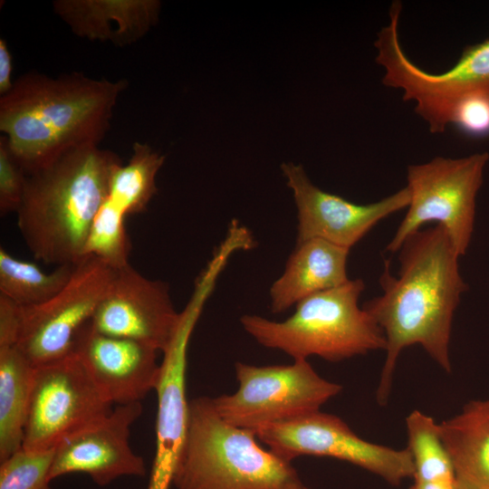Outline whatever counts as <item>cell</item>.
Returning <instances> with one entry per match:
<instances>
[{
    "instance_id": "4316f807",
    "label": "cell",
    "mask_w": 489,
    "mask_h": 489,
    "mask_svg": "<svg viewBox=\"0 0 489 489\" xmlns=\"http://www.w3.org/2000/svg\"><path fill=\"white\" fill-rule=\"evenodd\" d=\"M21 324L22 306L0 295V348L16 345Z\"/></svg>"
},
{
    "instance_id": "7c38bea8",
    "label": "cell",
    "mask_w": 489,
    "mask_h": 489,
    "mask_svg": "<svg viewBox=\"0 0 489 489\" xmlns=\"http://www.w3.org/2000/svg\"><path fill=\"white\" fill-rule=\"evenodd\" d=\"M179 320L168 283L145 277L129 264L115 270L89 322L101 333L137 340L163 353Z\"/></svg>"
},
{
    "instance_id": "277c9868",
    "label": "cell",
    "mask_w": 489,
    "mask_h": 489,
    "mask_svg": "<svg viewBox=\"0 0 489 489\" xmlns=\"http://www.w3.org/2000/svg\"><path fill=\"white\" fill-rule=\"evenodd\" d=\"M257 440L253 431L225 421L213 398H193L171 484L177 489H310L291 462Z\"/></svg>"
},
{
    "instance_id": "8fae6325",
    "label": "cell",
    "mask_w": 489,
    "mask_h": 489,
    "mask_svg": "<svg viewBox=\"0 0 489 489\" xmlns=\"http://www.w3.org/2000/svg\"><path fill=\"white\" fill-rule=\"evenodd\" d=\"M111 406L75 353L37 367L23 448L54 449L68 436L107 416Z\"/></svg>"
},
{
    "instance_id": "30bf717a",
    "label": "cell",
    "mask_w": 489,
    "mask_h": 489,
    "mask_svg": "<svg viewBox=\"0 0 489 489\" xmlns=\"http://www.w3.org/2000/svg\"><path fill=\"white\" fill-rule=\"evenodd\" d=\"M114 272L101 260L84 256L55 295L34 306H22L15 347L34 368L72 353L77 333L91 319Z\"/></svg>"
},
{
    "instance_id": "ba28073f",
    "label": "cell",
    "mask_w": 489,
    "mask_h": 489,
    "mask_svg": "<svg viewBox=\"0 0 489 489\" xmlns=\"http://www.w3.org/2000/svg\"><path fill=\"white\" fill-rule=\"evenodd\" d=\"M235 369L238 389L213 398V403L225 421L254 433L320 410L342 389L321 378L307 360L262 367L236 362Z\"/></svg>"
},
{
    "instance_id": "cb8c5ba5",
    "label": "cell",
    "mask_w": 489,
    "mask_h": 489,
    "mask_svg": "<svg viewBox=\"0 0 489 489\" xmlns=\"http://www.w3.org/2000/svg\"><path fill=\"white\" fill-rule=\"evenodd\" d=\"M127 216L107 197L90 228L84 256H93L114 270L128 265L129 241L124 225Z\"/></svg>"
},
{
    "instance_id": "83f0119b",
    "label": "cell",
    "mask_w": 489,
    "mask_h": 489,
    "mask_svg": "<svg viewBox=\"0 0 489 489\" xmlns=\"http://www.w3.org/2000/svg\"><path fill=\"white\" fill-rule=\"evenodd\" d=\"M13 56L5 39H0V94H7L13 88Z\"/></svg>"
},
{
    "instance_id": "44dd1931",
    "label": "cell",
    "mask_w": 489,
    "mask_h": 489,
    "mask_svg": "<svg viewBox=\"0 0 489 489\" xmlns=\"http://www.w3.org/2000/svg\"><path fill=\"white\" fill-rule=\"evenodd\" d=\"M164 161L150 146L135 142L127 165H118L110 175L108 198L126 216L142 212L158 192L156 177Z\"/></svg>"
},
{
    "instance_id": "f1b7e54d",
    "label": "cell",
    "mask_w": 489,
    "mask_h": 489,
    "mask_svg": "<svg viewBox=\"0 0 489 489\" xmlns=\"http://www.w3.org/2000/svg\"><path fill=\"white\" fill-rule=\"evenodd\" d=\"M409 489H456L455 479L414 481Z\"/></svg>"
},
{
    "instance_id": "4fadbf2b",
    "label": "cell",
    "mask_w": 489,
    "mask_h": 489,
    "mask_svg": "<svg viewBox=\"0 0 489 489\" xmlns=\"http://www.w3.org/2000/svg\"><path fill=\"white\" fill-rule=\"evenodd\" d=\"M281 168L297 207V242L319 238L350 250L379 221L410 202L406 186L379 201L358 205L316 187L301 165L283 163Z\"/></svg>"
},
{
    "instance_id": "52a82bcc",
    "label": "cell",
    "mask_w": 489,
    "mask_h": 489,
    "mask_svg": "<svg viewBox=\"0 0 489 489\" xmlns=\"http://www.w3.org/2000/svg\"><path fill=\"white\" fill-rule=\"evenodd\" d=\"M488 160L489 154L482 152L458 158L436 157L408 166L410 202L387 251H398L408 235L425 224L436 222L447 232L458 254H465L471 242L476 196Z\"/></svg>"
},
{
    "instance_id": "ffe728a7",
    "label": "cell",
    "mask_w": 489,
    "mask_h": 489,
    "mask_svg": "<svg viewBox=\"0 0 489 489\" xmlns=\"http://www.w3.org/2000/svg\"><path fill=\"white\" fill-rule=\"evenodd\" d=\"M34 370L15 346L0 348V461L23 447Z\"/></svg>"
},
{
    "instance_id": "d6986e66",
    "label": "cell",
    "mask_w": 489,
    "mask_h": 489,
    "mask_svg": "<svg viewBox=\"0 0 489 489\" xmlns=\"http://www.w3.org/2000/svg\"><path fill=\"white\" fill-rule=\"evenodd\" d=\"M438 426L456 489H489V398L467 402Z\"/></svg>"
},
{
    "instance_id": "603a6c76",
    "label": "cell",
    "mask_w": 489,
    "mask_h": 489,
    "mask_svg": "<svg viewBox=\"0 0 489 489\" xmlns=\"http://www.w3.org/2000/svg\"><path fill=\"white\" fill-rule=\"evenodd\" d=\"M408 445L414 465V481L455 479L452 462L433 417L418 410L406 418Z\"/></svg>"
},
{
    "instance_id": "e0dca14e",
    "label": "cell",
    "mask_w": 489,
    "mask_h": 489,
    "mask_svg": "<svg viewBox=\"0 0 489 489\" xmlns=\"http://www.w3.org/2000/svg\"><path fill=\"white\" fill-rule=\"evenodd\" d=\"M154 0H58L54 13L80 37L118 46L142 38L158 20Z\"/></svg>"
},
{
    "instance_id": "7a4b0ae2",
    "label": "cell",
    "mask_w": 489,
    "mask_h": 489,
    "mask_svg": "<svg viewBox=\"0 0 489 489\" xmlns=\"http://www.w3.org/2000/svg\"><path fill=\"white\" fill-rule=\"evenodd\" d=\"M127 81L78 72L56 78L29 72L0 98V130L26 175L86 145H99Z\"/></svg>"
},
{
    "instance_id": "7402d4cb",
    "label": "cell",
    "mask_w": 489,
    "mask_h": 489,
    "mask_svg": "<svg viewBox=\"0 0 489 489\" xmlns=\"http://www.w3.org/2000/svg\"><path fill=\"white\" fill-rule=\"evenodd\" d=\"M74 264L58 266L52 273L14 257L0 248V295L24 306L43 303L55 295L72 276Z\"/></svg>"
},
{
    "instance_id": "d4e9b609",
    "label": "cell",
    "mask_w": 489,
    "mask_h": 489,
    "mask_svg": "<svg viewBox=\"0 0 489 489\" xmlns=\"http://www.w3.org/2000/svg\"><path fill=\"white\" fill-rule=\"evenodd\" d=\"M54 449L21 448L0 461V489H52L50 471Z\"/></svg>"
},
{
    "instance_id": "f546056e",
    "label": "cell",
    "mask_w": 489,
    "mask_h": 489,
    "mask_svg": "<svg viewBox=\"0 0 489 489\" xmlns=\"http://www.w3.org/2000/svg\"><path fill=\"white\" fill-rule=\"evenodd\" d=\"M227 237H229V236H227ZM225 238H226V237H225ZM229 238H232V239L235 240V238H233V237H229ZM235 241H236V240H235ZM236 242H237V241H236ZM237 244H238V245H239V251H240V244H239V243H238V242H237Z\"/></svg>"
},
{
    "instance_id": "6da1fadb",
    "label": "cell",
    "mask_w": 489,
    "mask_h": 489,
    "mask_svg": "<svg viewBox=\"0 0 489 489\" xmlns=\"http://www.w3.org/2000/svg\"><path fill=\"white\" fill-rule=\"evenodd\" d=\"M398 275L384 263L382 294L363 309L384 332L386 360L376 392L388 403L393 373L402 350L420 345L446 372L451 371L450 339L454 313L468 286L462 278L459 254L444 227L436 225L408 235L398 249Z\"/></svg>"
},
{
    "instance_id": "9a60e30c",
    "label": "cell",
    "mask_w": 489,
    "mask_h": 489,
    "mask_svg": "<svg viewBox=\"0 0 489 489\" xmlns=\"http://www.w3.org/2000/svg\"><path fill=\"white\" fill-rule=\"evenodd\" d=\"M207 296L195 292L180 312L176 334L163 352L158 397L156 455L149 489H168L186 437L188 402L186 397L187 350Z\"/></svg>"
},
{
    "instance_id": "3957f363",
    "label": "cell",
    "mask_w": 489,
    "mask_h": 489,
    "mask_svg": "<svg viewBox=\"0 0 489 489\" xmlns=\"http://www.w3.org/2000/svg\"><path fill=\"white\" fill-rule=\"evenodd\" d=\"M120 164L115 153L86 145L27 175L15 213L23 239L36 259L60 266L84 257L90 228Z\"/></svg>"
},
{
    "instance_id": "484cf974",
    "label": "cell",
    "mask_w": 489,
    "mask_h": 489,
    "mask_svg": "<svg viewBox=\"0 0 489 489\" xmlns=\"http://www.w3.org/2000/svg\"><path fill=\"white\" fill-rule=\"evenodd\" d=\"M27 175L14 158L5 135L0 137V213L16 212L23 198Z\"/></svg>"
},
{
    "instance_id": "9c48e42d",
    "label": "cell",
    "mask_w": 489,
    "mask_h": 489,
    "mask_svg": "<svg viewBox=\"0 0 489 489\" xmlns=\"http://www.w3.org/2000/svg\"><path fill=\"white\" fill-rule=\"evenodd\" d=\"M282 459L301 455L333 457L358 465L392 485L413 477L408 448L394 449L358 436L339 417L317 410L254 432Z\"/></svg>"
},
{
    "instance_id": "ac0fdd59",
    "label": "cell",
    "mask_w": 489,
    "mask_h": 489,
    "mask_svg": "<svg viewBox=\"0 0 489 489\" xmlns=\"http://www.w3.org/2000/svg\"><path fill=\"white\" fill-rule=\"evenodd\" d=\"M349 253L350 249L319 238L297 242L283 273L270 287L272 312H283L307 297L350 281Z\"/></svg>"
},
{
    "instance_id": "8992f818",
    "label": "cell",
    "mask_w": 489,
    "mask_h": 489,
    "mask_svg": "<svg viewBox=\"0 0 489 489\" xmlns=\"http://www.w3.org/2000/svg\"><path fill=\"white\" fill-rule=\"evenodd\" d=\"M400 14H389L388 23L375 41L376 62L384 70V85L399 89L404 101L415 102V111L432 133L448 127V113L458 101L489 100V39L466 46L454 66L441 73L427 72L404 52L399 39Z\"/></svg>"
},
{
    "instance_id": "5b68a950",
    "label": "cell",
    "mask_w": 489,
    "mask_h": 489,
    "mask_svg": "<svg viewBox=\"0 0 489 489\" xmlns=\"http://www.w3.org/2000/svg\"><path fill=\"white\" fill-rule=\"evenodd\" d=\"M364 288L361 279H350L339 287L299 302L294 312L283 321L245 314L240 322L259 344L282 350L294 360L318 356L337 362L372 350H385L383 331L359 306Z\"/></svg>"
},
{
    "instance_id": "2e32d148",
    "label": "cell",
    "mask_w": 489,
    "mask_h": 489,
    "mask_svg": "<svg viewBox=\"0 0 489 489\" xmlns=\"http://www.w3.org/2000/svg\"><path fill=\"white\" fill-rule=\"evenodd\" d=\"M72 352L112 405L141 402L157 387L159 351L144 343L101 333L88 321L77 333Z\"/></svg>"
},
{
    "instance_id": "5bb4252c",
    "label": "cell",
    "mask_w": 489,
    "mask_h": 489,
    "mask_svg": "<svg viewBox=\"0 0 489 489\" xmlns=\"http://www.w3.org/2000/svg\"><path fill=\"white\" fill-rule=\"evenodd\" d=\"M141 414V402L117 405L104 417L62 439L54 448L50 481L84 473L104 486L123 475H145L144 460L129 442L130 427Z\"/></svg>"
}]
</instances>
